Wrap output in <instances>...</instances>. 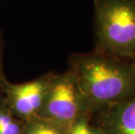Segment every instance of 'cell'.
<instances>
[{
  "label": "cell",
  "instance_id": "cell-5",
  "mask_svg": "<svg viewBox=\"0 0 135 134\" xmlns=\"http://www.w3.org/2000/svg\"><path fill=\"white\" fill-rule=\"evenodd\" d=\"M100 134H135V94L91 117Z\"/></svg>",
  "mask_w": 135,
  "mask_h": 134
},
{
  "label": "cell",
  "instance_id": "cell-8",
  "mask_svg": "<svg viewBox=\"0 0 135 134\" xmlns=\"http://www.w3.org/2000/svg\"><path fill=\"white\" fill-rule=\"evenodd\" d=\"M91 124V117L83 115L79 117L67 128L66 134H85Z\"/></svg>",
  "mask_w": 135,
  "mask_h": 134
},
{
  "label": "cell",
  "instance_id": "cell-4",
  "mask_svg": "<svg viewBox=\"0 0 135 134\" xmlns=\"http://www.w3.org/2000/svg\"><path fill=\"white\" fill-rule=\"evenodd\" d=\"M53 74L54 72H48L31 80L17 84L6 82L4 99L14 115L25 121L38 116Z\"/></svg>",
  "mask_w": 135,
  "mask_h": 134
},
{
  "label": "cell",
  "instance_id": "cell-11",
  "mask_svg": "<svg viewBox=\"0 0 135 134\" xmlns=\"http://www.w3.org/2000/svg\"><path fill=\"white\" fill-rule=\"evenodd\" d=\"M3 46H4V43H3V37L0 31V52H3Z\"/></svg>",
  "mask_w": 135,
  "mask_h": 134
},
{
  "label": "cell",
  "instance_id": "cell-3",
  "mask_svg": "<svg viewBox=\"0 0 135 134\" xmlns=\"http://www.w3.org/2000/svg\"><path fill=\"white\" fill-rule=\"evenodd\" d=\"M83 115L88 114L73 74L68 69L63 72H54L37 117L69 126Z\"/></svg>",
  "mask_w": 135,
  "mask_h": 134
},
{
  "label": "cell",
  "instance_id": "cell-9",
  "mask_svg": "<svg viewBox=\"0 0 135 134\" xmlns=\"http://www.w3.org/2000/svg\"><path fill=\"white\" fill-rule=\"evenodd\" d=\"M8 79L5 76L4 71V64H3V52H0V99L4 96V86Z\"/></svg>",
  "mask_w": 135,
  "mask_h": 134
},
{
  "label": "cell",
  "instance_id": "cell-10",
  "mask_svg": "<svg viewBox=\"0 0 135 134\" xmlns=\"http://www.w3.org/2000/svg\"><path fill=\"white\" fill-rule=\"evenodd\" d=\"M85 134H100V132H99V129H98L96 126H94V125L91 123L90 126H89L87 132H86V133H85Z\"/></svg>",
  "mask_w": 135,
  "mask_h": 134
},
{
  "label": "cell",
  "instance_id": "cell-1",
  "mask_svg": "<svg viewBox=\"0 0 135 134\" xmlns=\"http://www.w3.org/2000/svg\"><path fill=\"white\" fill-rule=\"evenodd\" d=\"M67 69L76 79L90 117L135 94V64L131 59L93 49L71 54Z\"/></svg>",
  "mask_w": 135,
  "mask_h": 134
},
{
  "label": "cell",
  "instance_id": "cell-6",
  "mask_svg": "<svg viewBox=\"0 0 135 134\" xmlns=\"http://www.w3.org/2000/svg\"><path fill=\"white\" fill-rule=\"evenodd\" d=\"M67 128L56 122L34 117L25 121L21 134H66Z\"/></svg>",
  "mask_w": 135,
  "mask_h": 134
},
{
  "label": "cell",
  "instance_id": "cell-12",
  "mask_svg": "<svg viewBox=\"0 0 135 134\" xmlns=\"http://www.w3.org/2000/svg\"><path fill=\"white\" fill-rule=\"evenodd\" d=\"M131 60L133 61L134 64H135V52L133 53V57H132V58H131Z\"/></svg>",
  "mask_w": 135,
  "mask_h": 134
},
{
  "label": "cell",
  "instance_id": "cell-7",
  "mask_svg": "<svg viewBox=\"0 0 135 134\" xmlns=\"http://www.w3.org/2000/svg\"><path fill=\"white\" fill-rule=\"evenodd\" d=\"M25 124V120L12 113L3 96L0 99V134H21Z\"/></svg>",
  "mask_w": 135,
  "mask_h": 134
},
{
  "label": "cell",
  "instance_id": "cell-2",
  "mask_svg": "<svg viewBox=\"0 0 135 134\" xmlns=\"http://www.w3.org/2000/svg\"><path fill=\"white\" fill-rule=\"evenodd\" d=\"M94 50L131 59L135 52V0H93Z\"/></svg>",
  "mask_w": 135,
  "mask_h": 134
}]
</instances>
